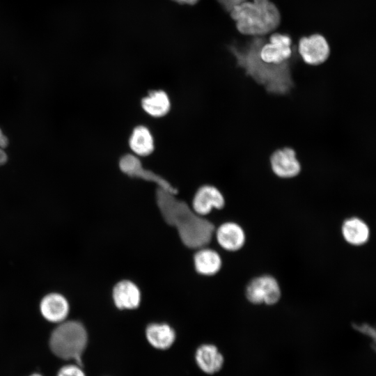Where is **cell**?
I'll return each mask as SVG.
<instances>
[{"label": "cell", "instance_id": "1", "mask_svg": "<svg viewBox=\"0 0 376 376\" xmlns=\"http://www.w3.org/2000/svg\"><path fill=\"white\" fill-rule=\"evenodd\" d=\"M292 39L288 34L274 33L269 39L253 37L244 45H230L229 51L245 75L275 95H286L294 87L291 65Z\"/></svg>", "mask_w": 376, "mask_h": 376}, {"label": "cell", "instance_id": "2", "mask_svg": "<svg viewBox=\"0 0 376 376\" xmlns=\"http://www.w3.org/2000/svg\"><path fill=\"white\" fill-rule=\"evenodd\" d=\"M175 195L157 187L155 200L163 219L176 228L182 242L187 247L198 249L205 246L214 235V225L196 214Z\"/></svg>", "mask_w": 376, "mask_h": 376}, {"label": "cell", "instance_id": "3", "mask_svg": "<svg viewBox=\"0 0 376 376\" xmlns=\"http://www.w3.org/2000/svg\"><path fill=\"white\" fill-rule=\"evenodd\" d=\"M237 31L252 37H263L281 23V13L270 0L246 1L230 11Z\"/></svg>", "mask_w": 376, "mask_h": 376}, {"label": "cell", "instance_id": "4", "mask_svg": "<svg viewBox=\"0 0 376 376\" xmlns=\"http://www.w3.org/2000/svg\"><path fill=\"white\" fill-rule=\"evenodd\" d=\"M87 340V332L84 325L77 321H68L62 322L53 331L49 346L58 357L73 359L81 366Z\"/></svg>", "mask_w": 376, "mask_h": 376}, {"label": "cell", "instance_id": "5", "mask_svg": "<svg viewBox=\"0 0 376 376\" xmlns=\"http://www.w3.org/2000/svg\"><path fill=\"white\" fill-rule=\"evenodd\" d=\"M245 297L254 305H274L281 297L277 279L270 274H263L251 279L245 288Z\"/></svg>", "mask_w": 376, "mask_h": 376}, {"label": "cell", "instance_id": "6", "mask_svg": "<svg viewBox=\"0 0 376 376\" xmlns=\"http://www.w3.org/2000/svg\"><path fill=\"white\" fill-rule=\"evenodd\" d=\"M119 168L123 173L130 178L153 182L158 188L174 194L178 193V189L164 177L145 169L140 159L135 155L125 154L122 156L119 160Z\"/></svg>", "mask_w": 376, "mask_h": 376}, {"label": "cell", "instance_id": "7", "mask_svg": "<svg viewBox=\"0 0 376 376\" xmlns=\"http://www.w3.org/2000/svg\"><path fill=\"white\" fill-rule=\"evenodd\" d=\"M298 52L306 63L318 65L328 58L330 47L327 39L322 35L314 33L299 39Z\"/></svg>", "mask_w": 376, "mask_h": 376}, {"label": "cell", "instance_id": "8", "mask_svg": "<svg viewBox=\"0 0 376 376\" xmlns=\"http://www.w3.org/2000/svg\"><path fill=\"white\" fill-rule=\"evenodd\" d=\"M225 205V198L214 186L205 185L200 187L192 201V210L198 215L204 217L212 209L221 210Z\"/></svg>", "mask_w": 376, "mask_h": 376}, {"label": "cell", "instance_id": "9", "mask_svg": "<svg viewBox=\"0 0 376 376\" xmlns=\"http://www.w3.org/2000/svg\"><path fill=\"white\" fill-rule=\"evenodd\" d=\"M219 245L227 251H237L243 248L246 237L244 228L237 223L227 221L221 224L214 231Z\"/></svg>", "mask_w": 376, "mask_h": 376}, {"label": "cell", "instance_id": "10", "mask_svg": "<svg viewBox=\"0 0 376 376\" xmlns=\"http://www.w3.org/2000/svg\"><path fill=\"white\" fill-rule=\"evenodd\" d=\"M270 164L274 173L281 178L295 177L301 171L295 151L288 147L275 150L270 157Z\"/></svg>", "mask_w": 376, "mask_h": 376}, {"label": "cell", "instance_id": "11", "mask_svg": "<svg viewBox=\"0 0 376 376\" xmlns=\"http://www.w3.org/2000/svg\"><path fill=\"white\" fill-rule=\"evenodd\" d=\"M112 297L120 310H132L139 307L141 295L139 287L130 280L118 281L113 287Z\"/></svg>", "mask_w": 376, "mask_h": 376}, {"label": "cell", "instance_id": "12", "mask_svg": "<svg viewBox=\"0 0 376 376\" xmlns=\"http://www.w3.org/2000/svg\"><path fill=\"white\" fill-rule=\"evenodd\" d=\"M340 230L343 240L348 244L354 246L365 245L370 240L369 226L364 220L357 217H351L345 219Z\"/></svg>", "mask_w": 376, "mask_h": 376}, {"label": "cell", "instance_id": "13", "mask_svg": "<svg viewBox=\"0 0 376 376\" xmlns=\"http://www.w3.org/2000/svg\"><path fill=\"white\" fill-rule=\"evenodd\" d=\"M40 308L46 320L52 322H61L68 314L69 304L61 295L52 293L42 299Z\"/></svg>", "mask_w": 376, "mask_h": 376}, {"label": "cell", "instance_id": "14", "mask_svg": "<svg viewBox=\"0 0 376 376\" xmlns=\"http://www.w3.org/2000/svg\"><path fill=\"white\" fill-rule=\"evenodd\" d=\"M195 359L198 368L207 374L219 372L224 362L222 354L212 344H203L198 347L196 351Z\"/></svg>", "mask_w": 376, "mask_h": 376}, {"label": "cell", "instance_id": "15", "mask_svg": "<svg viewBox=\"0 0 376 376\" xmlns=\"http://www.w3.org/2000/svg\"><path fill=\"white\" fill-rule=\"evenodd\" d=\"M194 264L196 271L203 276H213L217 274L222 267L221 256L216 251L200 248L194 255Z\"/></svg>", "mask_w": 376, "mask_h": 376}, {"label": "cell", "instance_id": "16", "mask_svg": "<svg viewBox=\"0 0 376 376\" xmlns=\"http://www.w3.org/2000/svg\"><path fill=\"white\" fill-rule=\"evenodd\" d=\"M148 343L158 350L169 349L175 342L174 329L166 323H151L146 329Z\"/></svg>", "mask_w": 376, "mask_h": 376}, {"label": "cell", "instance_id": "17", "mask_svg": "<svg viewBox=\"0 0 376 376\" xmlns=\"http://www.w3.org/2000/svg\"><path fill=\"white\" fill-rule=\"evenodd\" d=\"M141 107L149 116L161 118L171 109V101L168 94L163 90H152L141 101Z\"/></svg>", "mask_w": 376, "mask_h": 376}, {"label": "cell", "instance_id": "18", "mask_svg": "<svg viewBox=\"0 0 376 376\" xmlns=\"http://www.w3.org/2000/svg\"><path fill=\"white\" fill-rule=\"evenodd\" d=\"M129 146L136 155H150L155 149L154 139L150 130L144 125L135 127L129 139Z\"/></svg>", "mask_w": 376, "mask_h": 376}, {"label": "cell", "instance_id": "19", "mask_svg": "<svg viewBox=\"0 0 376 376\" xmlns=\"http://www.w3.org/2000/svg\"><path fill=\"white\" fill-rule=\"evenodd\" d=\"M58 376H86L84 372L79 365H67L62 367Z\"/></svg>", "mask_w": 376, "mask_h": 376}, {"label": "cell", "instance_id": "20", "mask_svg": "<svg viewBox=\"0 0 376 376\" xmlns=\"http://www.w3.org/2000/svg\"><path fill=\"white\" fill-rule=\"evenodd\" d=\"M8 145V139L0 128V166L4 165L8 161V155L5 148Z\"/></svg>", "mask_w": 376, "mask_h": 376}, {"label": "cell", "instance_id": "21", "mask_svg": "<svg viewBox=\"0 0 376 376\" xmlns=\"http://www.w3.org/2000/svg\"><path fill=\"white\" fill-rule=\"evenodd\" d=\"M353 328L359 332L370 337L373 341L375 340V329L368 324H353Z\"/></svg>", "mask_w": 376, "mask_h": 376}, {"label": "cell", "instance_id": "22", "mask_svg": "<svg viewBox=\"0 0 376 376\" xmlns=\"http://www.w3.org/2000/svg\"><path fill=\"white\" fill-rule=\"evenodd\" d=\"M248 0H217L221 6L227 11H230L233 7Z\"/></svg>", "mask_w": 376, "mask_h": 376}, {"label": "cell", "instance_id": "23", "mask_svg": "<svg viewBox=\"0 0 376 376\" xmlns=\"http://www.w3.org/2000/svg\"><path fill=\"white\" fill-rule=\"evenodd\" d=\"M179 3L194 4L198 0H173Z\"/></svg>", "mask_w": 376, "mask_h": 376}, {"label": "cell", "instance_id": "24", "mask_svg": "<svg viewBox=\"0 0 376 376\" xmlns=\"http://www.w3.org/2000/svg\"><path fill=\"white\" fill-rule=\"evenodd\" d=\"M30 376H42L41 375L38 374V373H34V374H32Z\"/></svg>", "mask_w": 376, "mask_h": 376}]
</instances>
